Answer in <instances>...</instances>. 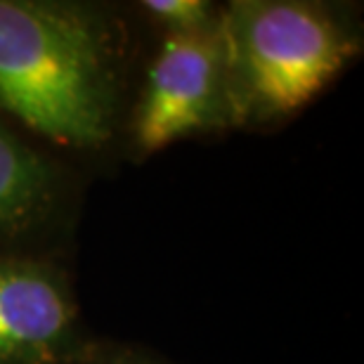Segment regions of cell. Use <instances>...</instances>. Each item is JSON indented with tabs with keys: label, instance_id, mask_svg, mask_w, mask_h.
<instances>
[{
	"label": "cell",
	"instance_id": "1",
	"mask_svg": "<svg viewBox=\"0 0 364 364\" xmlns=\"http://www.w3.org/2000/svg\"><path fill=\"white\" fill-rule=\"evenodd\" d=\"M149 46L130 3L0 0V112L88 176L107 171Z\"/></svg>",
	"mask_w": 364,
	"mask_h": 364
},
{
	"label": "cell",
	"instance_id": "5",
	"mask_svg": "<svg viewBox=\"0 0 364 364\" xmlns=\"http://www.w3.org/2000/svg\"><path fill=\"white\" fill-rule=\"evenodd\" d=\"M95 338L71 258L0 253V364H81Z\"/></svg>",
	"mask_w": 364,
	"mask_h": 364
},
{
	"label": "cell",
	"instance_id": "7",
	"mask_svg": "<svg viewBox=\"0 0 364 364\" xmlns=\"http://www.w3.org/2000/svg\"><path fill=\"white\" fill-rule=\"evenodd\" d=\"M81 364H171L147 346L97 336Z\"/></svg>",
	"mask_w": 364,
	"mask_h": 364
},
{
	"label": "cell",
	"instance_id": "6",
	"mask_svg": "<svg viewBox=\"0 0 364 364\" xmlns=\"http://www.w3.org/2000/svg\"><path fill=\"white\" fill-rule=\"evenodd\" d=\"M130 5L151 36L210 31L223 12V3L213 0H137Z\"/></svg>",
	"mask_w": 364,
	"mask_h": 364
},
{
	"label": "cell",
	"instance_id": "2",
	"mask_svg": "<svg viewBox=\"0 0 364 364\" xmlns=\"http://www.w3.org/2000/svg\"><path fill=\"white\" fill-rule=\"evenodd\" d=\"M220 46L232 130L274 133L362 57V7L333 0H230Z\"/></svg>",
	"mask_w": 364,
	"mask_h": 364
},
{
	"label": "cell",
	"instance_id": "3",
	"mask_svg": "<svg viewBox=\"0 0 364 364\" xmlns=\"http://www.w3.org/2000/svg\"><path fill=\"white\" fill-rule=\"evenodd\" d=\"M225 133H232V123L218 26L151 36L126 123L123 161L144 164L173 144Z\"/></svg>",
	"mask_w": 364,
	"mask_h": 364
},
{
	"label": "cell",
	"instance_id": "4",
	"mask_svg": "<svg viewBox=\"0 0 364 364\" xmlns=\"http://www.w3.org/2000/svg\"><path fill=\"white\" fill-rule=\"evenodd\" d=\"M90 176L0 112V253L71 258Z\"/></svg>",
	"mask_w": 364,
	"mask_h": 364
}]
</instances>
